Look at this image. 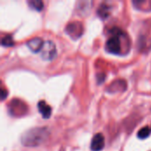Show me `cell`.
<instances>
[{
  "label": "cell",
  "instance_id": "12",
  "mask_svg": "<svg viewBox=\"0 0 151 151\" xmlns=\"http://www.w3.org/2000/svg\"><path fill=\"white\" fill-rule=\"evenodd\" d=\"M27 4L30 9L35 11H42L43 9V2L41 0H29L27 1Z\"/></svg>",
  "mask_w": 151,
  "mask_h": 151
},
{
  "label": "cell",
  "instance_id": "3",
  "mask_svg": "<svg viewBox=\"0 0 151 151\" xmlns=\"http://www.w3.org/2000/svg\"><path fill=\"white\" fill-rule=\"evenodd\" d=\"M40 52L42 59L47 61L54 59L57 56V49L55 43L52 41H45Z\"/></svg>",
  "mask_w": 151,
  "mask_h": 151
},
{
  "label": "cell",
  "instance_id": "15",
  "mask_svg": "<svg viewBox=\"0 0 151 151\" xmlns=\"http://www.w3.org/2000/svg\"><path fill=\"white\" fill-rule=\"evenodd\" d=\"M7 96H8V92L4 88H2L1 89V99L2 100H4Z\"/></svg>",
  "mask_w": 151,
  "mask_h": 151
},
{
  "label": "cell",
  "instance_id": "11",
  "mask_svg": "<svg viewBox=\"0 0 151 151\" xmlns=\"http://www.w3.org/2000/svg\"><path fill=\"white\" fill-rule=\"evenodd\" d=\"M110 11H111V6L104 3L97 9V15L100 16L102 19H106L110 15Z\"/></svg>",
  "mask_w": 151,
  "mask_h": 151
},
{
  "label": "cell",
  "instance_id": "8",
  "mask_svg": "<svg viewBox=\"0 0 151 151\" xmlns=\"http://www.w3.org/2000/svg\"><path fill=\"white\" fill-rule=\"evenodd\" d=\"M44 44V42L40 37H34L27 42V46L29 48V50L33 52H39L41 51L42 46Z\"/></svg>",
  "mask_w": 151,
  "mask_h": 151
},
{
  "label": "cell",
  "instance_id": "6",
  "mask_svg": "<svg viewBox=\"0 0 151 151\" xmlns=\"http://www.w3.org/2000/svg\"><path fill=\"white\" fill-rule=\"evenodd\" d=\"M105 145L104 137L102 134H96L92 138L90 149L92 151H101Z\"/></svg>",
  "mask_w": 151,
  "mask_h": 151
},
{
  "label": "cell",
  "instance_id": "2",
  "mask_svg": "<svg viewBox=\"0 0 151 151\" xmlns=\"http://www.w3.org/2000/svg\"><path fill=\"white\" fill-rule=\"evenodd\" d=\"M50 136L46 127H34L27 130L20 137L21 143L26 147H37L44 143Z\"/></svg>",
  "mask_w": 151,
  "mask_h": 151
},
{
  "label": "cell",
  "instance_id": "14",
  "mask_svg": "<svg viewBox=\"0 0 151 151\" xmlns=\"http://www.w3.org/2000/svg\"><path fill=\"white\" fill-rule=\"evenodd\" d=\"M1 44L3 46H5V47H11V46L14 45V42H13V39L11 35H5L2 38Z\"/></svg>",
  "mask_w": 151,
  "mask_h": 151
},
{
  "label": "cell",
  "instance_id": "1",
  "mask_svg": "<svg viewBox=\"0 0 151 151\" xmlns=\"http://www.w3.org/2000/svg\"><path fill=\"white\" fill-rule=\"evenodd\" d=\"M111 36L107 39L105 42V50L111 54L114 55H124L123 53V46L125 45L127 48L130 49V45L125 44L124 40L127 41V35L119 27H112L110 30Z\"/></svg>",
  "mask_w": 151,
  "mask_h": 151
},
{
  "label": "cell",
  "instance_id": "4",
  "mask_svg": "<svg viewBox=\"0 0 151 151\" xmlns=\"http://www.w3.org/2000/svg\"><path fill=\"white\" fill-rule=\"evenodd\" d=\"M84 32L83 26L79 21L69 22L65 27V33L73 39L80 38Z\"/></svg>",
  "mask_w": 151,
  "mask_h": 151
},
{
  "label": "cell",
  "instance_id": "13",
  "mask_svg": "<svg viewBox=\"0 0 151 151\" xmlns=\"http://www.w3.org/2000/svg\"><path fill=\"white\" fill-rule=\"evenodd\" d=\"M151 129L149 127H144L143 128L140 129L137 133V137L139 139H142V140H144V139H147L150 135Z\"/></svg>",
  "mask_w": 151,
  "mask_h": 151
},
{
  "label": "cell",
  "instance_id": "10",
  "mask_svg": "<svg viewBox=\"0 0 151 151\" xmlns=\"http://www.w3.org/2000/svg\"><path fill=\"white\" fill-rule=\"evenodd\" d=\"M133 4L135 9L142 12H150L151 11V0H135L133 1Z\"/></svg>",
  "mask_w": 151,
  "mask_h": 151
},
{
  "label": "cell",
  "instance_id": "9",
  "mask_svg": "<svg viewBox=\"0 0 151 151\" xmlns=\"http://www.w3.org/2000/svg\"><path fill=\"white\" fill-rule=\"evenodd\" d=\"M37 108L43 119H47L51 115V107L46 104L45 101H40L37 104Z\"/></svg>",
  "mask_w": 151,
  "mask_h": 151
},
{
  "label": "cell",
  "instance_id": "5",
  "mask_svg": "<svg viewBox=\"0 0 151 151\" xmlns=\"http://www.w3.org/2000/svg\"><path fill=\"white\" fill-rule=\"evenodd\" d=\"M9 113L12 116H21L27 111V105L19 99H13L8 105Z\"/></svg>",
  "mask_w": 151,
  "mask_h": 151
},
{
  "label": "cell",
  "instance_id": "7",
  "mask_svg": "<svg viewBox=\"0 0 151 151\" xmlns=\"http://www.w3.org/2000/svg\"><path fill=\"white\" fill-rule=\"evenodd\" d=\"M127 86L124 80H116L111 82L107 88V91L109 93H116V92H123L127 89Z\"/></svg>",
  "mask_w": 151,
  "mask_h": 151
}]
</instances>
